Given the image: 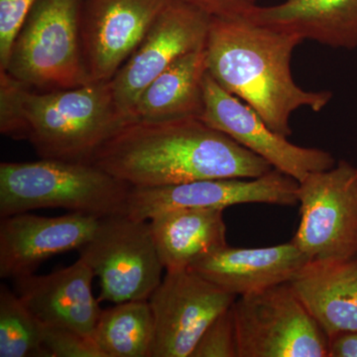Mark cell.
<instances>
[{"instance_id": "cell-6", "label": "cell", "mask_w": 357, "mask_h": 357, "mask_svg": "<svg viewBox=\"0 0 357 357\" xmlns=\"http://www.w3.org/2000/svg\"><path fill=\"white\" fill-rule=\"evenodd\" d=\"M230 309L238 357H328V335L289 283L239 296Z\"/></svg>"}, {"instance_id": "cell-14", "label": "cell", "mask_w": 357, "mask_h": 357, "mask_svg": "<svg viewBox=\"0 0 357 357\" xmlns=\"http://www.w3.org/2000/svg\"><path fill=\"white\" fill-rule=\"evenodd\" d=\"M0 218V277L14 280L34 274L53 256L79 250L102 218L70 211L55 218L22 213Z\"/></svg>"}, {"instance_id": "cell-26", "label": "cell", "mask_w": 357, "mask_h": 357, "mask_svg": "<svg viewBox=\"0 0 357 357\" xmlns=\"http://www.w3.org/2000/svg\"><path fill=\"white\" fill-rule=\"evenodd\" d=\"M211 17L231 18L246 15L259 0H182Z\"/></svg>"}, {"instance_id": "cell-25", "label": "cell", "mask_w": 357, "mask_h": 357, "mask_svg": "<svg viewBox=\"0 0 357 357\" xmlns=\"http://www.w3.org/2000/svg\"><path fill=\"white\" fill-rule=\"evenodd\" d=\"M38 0H0V72H6L18 34Z\"/></svg>"}, {"instance_id": "cell-11", "label": "cell", "mask_w": 357, "mask_h": 357, "mask_svg": "<svg viewBox=\"0 0 357 357\" xmlns=\"http://www.w3.org/2000/svg\"><path fill=\"white\" fill-rule=\"evenodd\" d=\"M299 182L272 169L253 178H225L195 181L160 187H132L128 199L129 217L150 220L177 208H217L243 204L295 206Z\"/></svg>"}, {"instance_id": "cell-19", "label": "cell", "mask_w": 357, "mask_h": 357, "mask_svg": "<svg viewBox=\"0 0 357 357\" xmlns=\"http://www.w3.org/2000/svg\"><path fill=\"white\" fill-rule=\"evenodd\" d=\"M149 223L166 271L187 269L227 245L223 210L177 208L155 215Z\"/></svg>"}, {"instance_id": "cell-17", "label": "cell", "mask_w": 357, "mask_h": 357, "mask_svg": "<svg viewBox=\"0 0 357 357\" xmlns=\"http://www.w3.org/2000/svg\"><path fill=\"white\" fill-rule=\"evenodd\" d=\"M288 283L328 337L357 331V255L310 260Z\"/></svg>"}, {"instance_id": "cell-12", "label": "cell", "mask_w": 357, "mask_h": 357, "mask_svg": "<svg viewBox=\"0 0 357 357\" xmlns=\"http://www.w3.org/2000/svg\"><path fill=\"white\" fill-rule=\"evenodd\" d=\"M204 89V109L199 119L266 160L276 170L301 182L310 174L335 165L330 152L298 146L275 132L255 109L230 95L208 73Z\"/></svg>"}, {"instance_id": "cell-1", "label": "cell", "mask_w": 357, "mask_h": 357, "mask_svg": "<svg viewBox=\"0 0 357 357\" xmlns=\"http://www.w3.org/2000/svg\"><path fill=\"white\" fill-rule=\"evenodd\" d=\"M91 163L131 187L253 178L274 169L197 117L128 122L96 151Z\"/></svg>"}, {"instance_id": "cell-2", "label": "cell", "mask_w": 357, "mask_h": 357, "mask_svg": "<svg viewBox=\"0 0 357 357\" xmlns=\"http://www.w3.org/2000/svg\"><path fill=\"white\" fill-rule=\"evenodd\" d=\"M303 41L246 16L213 17L206 44L208 73L272 130L288 137L295 110L309 107L319 112L333 98L331 91H305L294 79L293 52Z\"/></svg>"}, {"instance_id": "cell-18", "label": "cell", "mask_w": 357, "mask_h": 357, "mask_svg": "<svg viewBox=\"0 0 357 357\" xmlns=\"http://www.w3.org/2000/svg\"><path fill=\"white\" fill-rule=\"evenodd\" d=\"M244 16L332 48H357V0H284L255 6Z\"/></svg>"}, {"instance_id": "cell-16", "label": "cell", "mask_w": 357, "mask_h": 357, "mask_svg": "<svg viewBox=\"0 0 357 357\" xmlns=\"http://www.w3.org/2000/svg\"><path fill=\"white\" fill-rule=\"evenodd\" d=\"M310 261L293 241L269 248L229 244L190 267L225 292L239 297L288 283Z\"/></svg>"}, {"instance_id": "cell-4", "label": "cell", "mask_w": 357, "mask_h": 357, "mask_svg": "<svg viewBox=\"0 0 357 357\" xmlns=\"http://www.w3.org/2000/svg\"><path fill=\"white\" fill-rule=\"evenodd\" d=\"M131 188L89 162H2L0 218L56 208L98 218L128 215Z\"/></svg>"}, {"instance_id": "cell-22", "label": "cell", "mask_w": 357, "mask_h": 357, "mask_svg": "<svg viewBox=\"0 0 357 357\" xmlns=\"http://www.w3.org/2000/svg\"><path fill=\"white\" fill-rule=\"evenodd\" d=\"M44 326L17 293L0 286V357L44 356Z\"/></svg>"}, {"instance_id": "cell-10", "label": "cell", "mask_w": 357, "mask_h": 357, "mask_svg": "<svg viewBox=\"0 0 357 357\" xmlns=\"http://www.w3.org/2000/svg\"><path fill=\"white\" fill-rule=\"evenodd\" d=\"M236 298L190 268L166 271L148 300L155 325L151 357H191L206 328Z\"/></svg>"}, {"instance_id": "cell-15", "label": "cell", "mask_w": 357, "mask_h": 357, "mask_svg": "<svg viewBox=\"0 0 357 357\" xmlns=\"http://www.w3.org/2000/svg\"><path fill=\"white\" fill-rule=\"evenodd\" d=\"M95 277L79 258L53 273L27 275L14 281L20 299L44 326L93 337L102 312L91 288Z\"/></svg>"}, {"instance_id": "cell-13", "label": "cell", "mask_w": 357, "mask_h": 357, "mask_svg": "<svg viewBox=\"0 0 357 357\" xmlns=\"http://www.w3.org/2000/svg\"><path fill=\"white\" fill-rule=\"evenodd\" d=\"M170 0H86L81 36L91 82L112 81Z\"/></svg>"}, {"instance_id": "cell-27", "label": "cell", "mask_w": 357, "mask_h": 357, "mask_svg": "<svg viewBox=\"0 0 357 357\" xmlns=\"http://www.w3.org/2000/svg\"><path fill=\"white\" fill-rule=\"evenodd\" d=\"M328 357H357V331L328 337Z\"/></svg>"}, {"instance_id": "cell-5", "label": "cell", "mask_w": 357, "mask_h": 357, "mask_svg": "<svg viewBox=\"0 0 357 357\" xmlns=\"http://www.w3.org/2000/svg\"><path fill=\"white\" fill-rule=\"evenodd\" d=\"M82 0H38L16 38L6 72L34 91L91 83L82 47Z\"/></svg>"}, {"instance_id": "cell-21", "label": "cell", "mask_w": 357, "mask_h": 357, "mask_svg": "<svg viewBox=\"0 0 357 357\" xmlns=\"http://www.w3.org/2000/svg\"><path fill=\"white\" fill-rule=\"evenodd\" d=\"M155 325L148 300L102 310L93 337L105 357H151Z\"/></svg>"}, {"instance_id": "cell-20", "label": "cell", "mask_w": 357, "mask_h": 357, "mask_svg": "<svg viewBox=\"0 0 357 357\" xmlns=\"http://www.w3.org/2000/svg\"><path fill=\"white\" fill-rule=\"evenodd\" d=\"M206 73V48L178 59L143 91L131 121L199 119L204 109Z\"/></svg>"}, {"instance_id": "cell-23", "label": "cell", "mask_w": 357, "mask_h": 357, "mask_svg": "<svg viewBox=\"0 0 357 357\" xmlns=\"http://www.w3.org/2000/svg\"><path fill=\"white\" fill-rule=\"evenodd\" d=\"M43 354L52 357H105L93 337L51 326L45 328Z\"/></svg>"}, {"instance_id": "cell-24", "label": "cell", "mask_w": 357, "mask_h": 357, "mask_svg": "<svg viewBox=\"0 0 357 357\" xmlns=\"http://www.w3.org/2000/svg\"><path fill=\"white\" fill-rule=\"evenodd\" d=\"M230 307L206 328L191 357H238L236 330Z\"/></svg>"}, {"instance_id": "cell-8", "label": "cell", "mask_w": 357, "mask_h": 357, "mask_svg": "<svg viewBox=\"0 0 357 357\" xmlns=\"http://www.w3.org/2000/svg\"><path fill=\"white\" fill-rule=\"evenodd\" d=\"M300 223L294 243L310 260L357 255V168L340 161L299 182Z\"/></svg>"}, {"instance_id": "cell-9", "label": "cell", "mask_w": 357, "mask_h": 357, "mask_svg": "<svg viewBox=\"0 0 357 357\" xmlns=\"http://www.w3.org/2000/svg\"><path fill=\"white\" fill-rule=\"evenodd\" d=\"M211 20L208 14L182 0H170L162 9L110 81L117 109L129 122L140 96L157 77L178 59L206 48Z\"/></svg>"}, {"instance_id": "cell-3", "label": "cell", "mask_w": 357, "mask_h": 357, "mask_svg": "<svg viewBox=\"0 0 357 357\" xmlns=\"http://www.w3.org/2000/svg\"><path fill=\"white\" fill-rule=\"evenodd\" d=\"M128 122L117 109L110 81L41 91L0 72V131L29 141L41 158L91 163Z\"/></svg>"}, {"instance_id": "cell-7", "label": "cell", "mask_w": 357, "mask_h": 357, "mask_svg": "<svg viewBox=\"0 0 357 357\" xmlns=\"http://www.w3.org/2000/svg\"><path fill=\"white\" fill-rule=\"evenodd\" d=\"M79 252V259L100 279V301L119 304L149 300L163 279L148 220L128 215L102 218Z\"/></svg>"}]
</instances>
